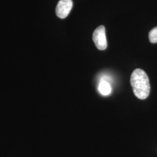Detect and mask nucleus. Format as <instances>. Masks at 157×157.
<instances>
[{"label": "nucleus", "instance_id": "nucleus-1", "mask_svg": "<svg viewBox=\"0 0 157 157\" xmlns=\"http://www.w3.org/2000/svg\"><path fill=\"white\" fill-rule=\"evenodd\" d=\"M130 83L135 94L139 99L144 100L150 93V84L147 73L141 69H136L130 77Z\"/></svg>", "mask_w": 157, "mask_h": 157}, {"label": "nucleus", "instance_id": "nucleus-2", "mask_svg": "<svg viewBox=\"0 0 157 157\" xmlns=\"http://www.w3.org/2000/svg\"><path fill=\"white\" fill-rule=\"evenodd\" d=\"M93 40L96 47L100 50H105L107 47L105 28L103 25L97 28L93 34Z\"/></svg>", "mask_w": 157, "mask_h": 157}, {"label": "nucleus", "instance_id": "nucleus-3", "mask_svg": "<svg viewBox=\"0 0 157 157\" xmlns=\"http://www.w3.org/2000/svg\"><path fill=\"white\" fill-rule=\"evenodd\" d=\"M73 6L72 0H60L56 7V15L61 19H64L67 17Z\"/></svg>", "mask_w": 157, "mask_h": 157}, {"label": "nucleus", "instance_id": "nucleus-4", "mask_svg": "<svg viewBox=\"0 0 157 157\" xmlns=\"http://www.w3.org/2000/svg\"><path fill=\"white\" fill-rule=\"evenodd\" d=\"M98 89L99 92L103 95H109L112 91L111 85L106 80H101L98 85Z\"/></svg>", "mask_w": 157, "mask_h": 157}, {"label": "nucleus", "instance_id": "nucleus-5", "mask_svg": "<svg viewBox=\"0 0 157 157\" xmlns=\"http://www.w3.org/2000/svg\"><path fill=\"white\" fill-rule=\"evenodd\" d=\"M149 39L152 43H157V27L152 29L149 33Z\"/></svg>", "mask_w": 157, "mask_h": 157}]
</instances>
